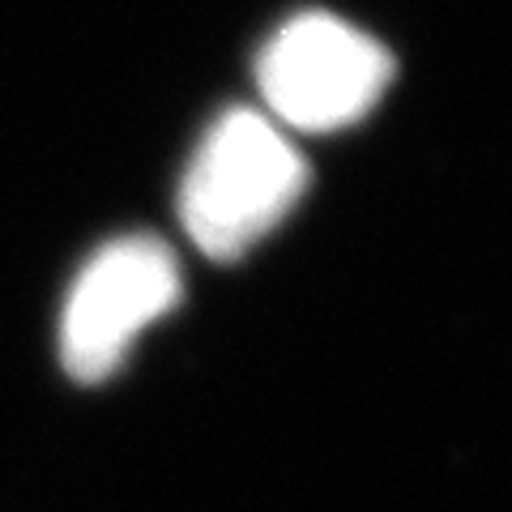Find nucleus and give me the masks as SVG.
<instances>
[{
	"mask_svg": "<svg viewBox=\"0 0 512 512\" xmlns=\"http://www.w3.org/2000/svg\"><path fill=\"white\" fill-rule=\"evenodd\" d=\"M308 188V163L274 124L235 107L188 163L180 188V218L205 256L235 261L265 231L291 214Z\"/></svg>",
	"mask_w": 512,
	"mask_h": 512,
	"instance_id": "f257e3e1",
	"label": "nucleus"
},
{
	"mask_svg": "<svg viewBox=\"0 0 512 512\" xmlns=\"http://www.w3.org/2000/svg\"><path fill=\"white\" fill-rule=\"evenodd\" d=\"M393 82V56L333 13H303L265 43L256 86L269 111L303 133L363 120Z\"/></svg>",
	"mask_w": 512,
	"mask_h": 512,
	"instance_id": "f03ea898",
	"label": "nucleus"
},
{
	"mask_svg": "<svg viewBox=\"0 0 512 512\" xmlns=\"http://www.w3.org/2000/svg\"><path fill=\"white\" fill-rule=\"evenodd\" d=\"M180 261L158 235H120L90 256L60 320V359L73 380H107L141 329L175 308Z\"/></svg>",
	"mask_w": 512,
	"mask_h": 512,
	"instance_id": "7ed1b4c3",
	"label": "nucleus"
}]
</instances>
